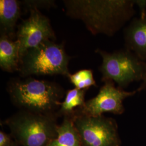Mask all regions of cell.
<instances>
[{
	"label": "cell",
	"mask_w": 146,
	"mask_h": 146,
	"mask_svg": "<svg viewBox=\"0 0 146 146\" xmlns=\"http://www.w3.org/2000/svg\"><path fill=\"white\" fill-rule=\"evenodd\" d=\"M67 15L81 20L92 34L112 36L135 14L132 0H64Z\"/></svg>",
	"instance_id": "6da1fadb"
},
{
	"label": "cell",
	"mask_w": 146,
	"mask_h": 146,
	"mask_svg": "<svg viewBox=\"0 0 146 146\" xmlns=\"http://www.w3.org/2000/svg\"><path fill=\"white\" fill-rule=\"evenodd\" d=\"M7 90L11 102L19 110L47 115H57L66 94L59 84L31 76L11 78Z\"/></svg>",
	"instance_id": "7a4b0ae2"
},
{
	"label": "cell",
	"mask_w": 146,
	"mask_h": 146,
	"mask_svg": "<svg viewBox=\"0 0 146 146\" xmlns=\"http://www.w3.org/2000/svg\"><path fill=\"white\" fill-rule=\"evenodd\" d=\"M58 117L20 110L3 124L19 146H48L58 136Z\"/></svg>",
	"instance_id": "3957f363"
},
{
	"label": "cell",
	"mask_w": 146,
	"mask_h": 146,
	"mask_svg": "<svg viewBox=\"0 0 146 146\" xmlns=\"http://www.w3.org/2000/svg\"><path fill=\"white\" fill-rule=\"evenodd\" d=\"M70 59L63 43L58 44L48 40L27 50L21 55L18 72L22 78L55 75L68 77Z\"/></svg>",
	"instance_id": "277c9868"
},
{
	"label": "cell",
	"mask_w": 146,
	"mask_h": 146,
	"mask_svg": "<svg viewBox=\"0 0 146 146\" xmlns=\"http://www.w3.org/2000/svg\"><path fill=\"white\" fill-rule=\"evenodd\" d=\"M96 52L101 55L102 63L99 70L101 81H113L123 89L134 81L143 80L146 62L141 60L127 49L110 53L98 49Z\"/></svg>",
	"instance_id": "5b68a950"
},
{
	"label": "cell",
	"mask_w": 146,
	"mask_h": 146,
	"mask_svg": "<svg viewBox=\"0 0 146 146\" xmlns=\"http://www.w3.org/2000/svg\"><path fill=\"white\" fill-rule=\"evenodd\" d=\"M82 146H120L118 126L114 119L80 114L73 119Z\"/></svg>",
	"instance_id": "8992f818"
},
{
	"label": "cell",
	"mask_w": 146,
	"mask_h": 146,
	"mask_svg": "<svg viewBox=\"0 0 146 146\" xmlns=\"http://www.w3.org/2000/svg\"><path fill=\"white\" fill-rule=\"evenodd\" d=\"M29 17L17 27L16 40L20 47V56L26 50L48 40L55 41L56 35L49 19L39 10L29 11Z\"/></svg>",
	"instance_id": "52a82bcc"
},
{
	"label": "cell",
	"mask_w": 146,
	"mask_h": 146,
	"mask_svg": "<svg viewBox=\"0 0 146 146\" xmlns=\"http://www.w3.org/2000/svg\"><path fill=\"white\" fill-rule=\"evenodd\" d=\"M104 83L95 97L86 101L81 114L90 116H99L105 113L122 114L125 111L123 101L138 92L137 90L127 92L116 87L113 81H106Z\"/></svg>",
	"instance_id": "ba28073f"
},
{
	"label": "cell",
	"mask_w": 146,
	"mask_h": 146,
	"mask_svg": "<svg viewBox=\"0 0 146 146\" xmlns=\"http://www.w3.org/2000/svg\"><path fill=\"white\" fill-rule=\"evenodd\" d=\"M125 49L144 61L146 60V12L133 19L124 30Z\"/></svg>",
	"instance_id": "9c48e42d"
},
{
	"label": "cell",
	"mask_w": 146,
	"mask_h": 146,
	"mask_svg": "<svg viewBox=\"0 0 146 146\" xmlns=\"http://www.w3.org/2000/svg\"><path fill=\"white\" fill-rule=\"evenodd\" d=\"M22 3L17 0L0 1V32L14 40L16 37L15 28L21 15Z\"/></svg>",
	"instance_id": "30bf717a"
},
{
	"label": "cell",
	"mask_w": 146,
	"mask_h": 146,
	"mask_svg": "<svg viewBox=\"0 0 146 146\" xmlns=\"http://www.w3.org/2000/svg\"><path fill=\"white\" fill-rule=\"evenodd\" d=\"M20 58L19 41L5 35H1L0 67L2 70L8 73L19 72Z\"/></svg>",
	"instance_id": "8fae6325"
},
{
	"label": "cell",
	"mask_w": 146,
	"mask_h": 146,
	"mask_svg": "<svg viewBox=\"0 0 146 146\" xmlns=\"http://www.w3.org/2000/svg\"><path fill=\"white\" fill-rule=\"evenodd\" d=\"M87 90L76 88L68 90L63 101L60 104V108L57 112L58 117L73 119L75 116L80 115L86 104L85 95Z\"/></svg>",
	"instance_id": "7c38bea8"
},
{
	"label": "cell",
	"mask_w": 146,
	"mask_h": 146,
	"mask_svg": "<svg viewBox=\"0 0 146 146\" xmlns=\"http://www.w3.org/2000/svg\"><path fill=\"white\" fill-rule=\"evenodd\" d=\"M48 146H82L73 119L63 118L58 125L57 137Z\"/></svg>",
	"instance_id": "4fadbf2b"
},
{
	"label": "cell",
	"mask_w": 146,
	"mask_h": 146,
	"mask_svg": "<svg viewBox=\"0 0 146 146\" xmlns=\"http://www.w3.org/2000/svg\"><path fill=\"white\" fill-rule=\"evenodd\" d=\"M68 78L75 88L78 89L88 90L91 86H97L90 69H82L73 74H70Z\"/></svg>",
	"instance_id": "5bb4252c"
},
{
	"label": "cell",
	"mask_w": 146,
	"mask_h": 146,
	"mask_svg": "<svg viewBox=\"0 0 146 146\" xmlns=\"http://www.w3.org/2000/svg\"><path fill=\"white\" fill-rule=\"evenodd\" d=\"M22 6L25 11L39 10L40 9H50L56 7L53 0H25L21 2Z\"/></svg>",
	"instance_id": "9a60e30c"
},
{
	"label": "cell",
	"mask_w": 146,
	"mask_h": 146,
	"mask_svg": "<svg viewBox=\"0 0 146 146\" xmlns=\"http://www.w3.org/2000/svg\"><path fill=\"white\" fill-rule=\"evenodd\" d=\"M0 146H20L11 135L4 131H0Z\"/></svg>",
	"instance_id": "2e32d148"
},
{
	"label": "cell",
	"mask_w": 146,
	"mask_h": 146,
	"mask_svg": "<svg viewBox=\"0 0 146 146\" xmlns=\"http://www.w3.org/2000/svg\"><path fill=\"white\" fill-rule=\"evenodd\" d=\"M135 3L140 8L141 15H144L146 12V0H136Z\"/></svg>",
	"instance_id": "e0dca14e"
},
{
	"label": "cell",
	"mask_w": 146,
	"mask_h": 146,
	"mask_svg": "<svg viewBox=\"0 0 146 146\" xmlns=\"http://www.w3.org/2000/svg\"><path fill=\"white\" fill-rule=\"evenodd\" d=\"M146 88V71H145V75L143 78L142 80V82L141 84V86L139 87V88L137 89V92H139L141 91L143 89H145Z\"/></svg>",
	"instance_id": "ac0fdd59"
}]
</instances>
